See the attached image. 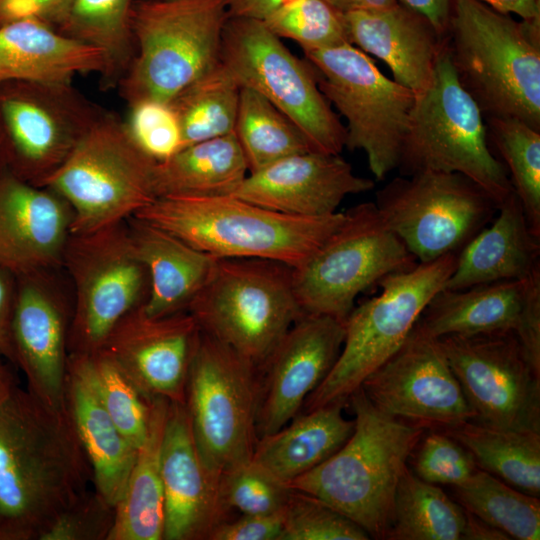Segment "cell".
I'll list each match as a JSON object with an SVG mask.
<instances>
[{"label":"cell","mask_w":540,"mask_h":540,"mask_svg":"<svg viewBox=\"0 0 540 540\" xmlns=\"http://www.w3.org/2000/svg\"><path fill=\"white\" fill-rule=\"evenodd\" d=\"M92 471L68 410L17 385L0 401L2 540H39L88 491Z\"/></svg>","instance_id":"cell-1"},{"label":"cell","mask_w":540,"mask_h":540,"mask_svg":"<svg viewBox=\"0 0 540 540\" xmlns=\"http://www.w3.org/2000/svg\"><path fill=\"white\" fill-rule=\"evenodd\" d=\"M347 405L355 415L350 437L289 486L326 502L370 538L386 540L397 486L426 429L382 412L361 386L350 394Z\"/></svg>","instance_id":"cell-2"},{"label":"cell","mask_w":540,"mask_h":540,"mask_svg":"<svg viewBox=\"0 0 540 540\" xmlns=\"http://www.w3.org/2000/svg\"><path fill=\"white\" fill-rule=\"evenodd\" d=\"M133 217L216 258L263 259L296 268L342 224L346 212L283 214L233 195L158 197Z\"/></svg>","instance_id":"cell-3"},{"label":"cell","mask_w":540,"mask_h":540,"mask_svg":"<svg viewBox=\"0 0 540 540\" xmlns=\"http://www.w3.org/2000/svg\"><path fill=\"white\" fill-rule=\"evenodd\" d=\"M446 38L457 77L484 118H515L540 131V20L452 0Z\"/></svg>","instance_id":"cell-4"},{"label":"cell","mask_w":540,"mask_h":540,"mask_svg":"<svg viewBox=\"0 0 540 540\" xmlns=\"http://www.w3.org/2000/svg\"><path fill=\"white\" fill-rule=\"evenodd\" d=\"M484 119L457 77L446 40L429 84L415 93L397 168L403 176L462 174L499 205L514 190L489 147Z\"/></svg>","instance_id":"cell-5"},{"label":"cell","mask_w":540,"mask_h":540,"mask_svg":"<svg viewBox=\"0 0 540 540\" xmlns=\"http://www.w3.org/2000/svg\"><path fill=\"white\" fill-rule=\"evenodd\" d=\"M228 0H135V53L118 86L128 105L170 102L220 61Z\"/></svg>","instance_id":"cell-6"},{"label":"cell","mask_w":540,"mask_h":540,"mask_svg":"<svg viewBox=\"0 0 540 540\" xmlns=\"http://www.w3.org/2000/svg\"><path fill=\"white\" fill-rule=\"evenodd\" d=\"M292 269L271 260L216 259L186 310L200 331L260 368L304 314L295 296Z\"/></svg>","instance_id":"cell-7"},{"label":"cell","mask_w":540,"mask_h":540,"mask_svg":"<svg viewBox=\"0 0 540 540\" xmlns=\"http://www.w3.org/2000/svg\"><path fill=\"white\" fill-rule=\"evenodd\" d=\"M155 163L106 111L40 186L70 207L71 233H86L126 221L156 199Z\"/></svg>","instance_id":"cell-8"},{"label":"cell","mask_w":540,"mask_h":540,"mask_svg":"<svg viewBox=\"0 0 540 540\" xmlns=\"http://www.w3.org/2000/svg\"><path fill=\"white\" fill-rule=\"evenodd\" d=\"M456 258L457 253L446 254L380 280L381 293L354 307L346 319L341 352L307 397L304 412L347 403L350 394L401 347L427 304L444 288Z\"/></svg>","instance_id":"cell-9"},{"label":"cell","mask_w":540,"mask_h":540,"mask_svg":"<svg viewBox=\"0 0 540 540\" xmlns=\"http://www.w3.org/2000/svg\"><path fill=\"white\" fill-rule=\"evenodd\" d=\"M259 396V368L200 331L185 406L199 457L219 483L224 473L252 459Z\"/></svg>","instance_id":"cell-10"},{"label":"cell","mask_w":540,"mask_h":540,"mask_svg":"<svg viewBox=\"0 0 540 540\" xmlns=\"http://www.w3.org/2000/svg\"><path fill=\"white\" fill-rule=\"evenodd\" d=\"M417 264L376 204L365 202L346 211L342 224L292 269L294 292L304 314L326 315L345 323L360 293Z\"/></svg>","instance_id":"cell-11"},{"label":"cell","mask_w":540,"mask_h":540,"mask_svg":"<svg viewBox=\"0 0 540 540\" xmlns=\"http://www.w3.org/2000/svg\"><path fill=\"white\" fill-rule=\"evenodd\" d=\"M305 55L320 90L347 122L345 147L363 151L371 173L383 180L398 166L415 93L351 43Z\"/></svg>","instance_id":"cell-12"},{"label":"cell","mask_w":540,"mask_h":540,"mask_svg":"<svg viewBox=\"0 0 540 540\" xmlns=\"http://www.w3.org/2000/svg\"><path fill=\"white\" fill-rule=\"evenodd\" d=\"M220 60L241 87L254 89L289 117L314 151L342 152L346 128L320 90L313 67L292 54L264 21L229 17Z\"/></svg>","instance_id":"cell-13"},{"label":"cell","mask_w":540,"mask_h":540,"mask_svg":"<svg viewBox=\"0 0 540 540\" xmlns=\"http://www.w3.org/2000/svg\"><path fill=\"white\" fill-rule=\"evenodd\" d=\"M74 287L69 353L94 354L118 321L142 305L148 273L138 259L127 220L86 233H71L62 263Z\"/></svg>","instance_id":"cell-14"},{"label":"cell","mask_w":540,"mask_h":540,"mask_svg":"<svg viewBox=\"0 0 540 540\" xmlns=\"http://www.w3.org/2000/svg\"><path fill=\"white\" fill-rule=\"evenodd\" d=\"M374 203L418 263L458 253L498 209L466 176L434 171L395 177Z\"/></svg>","instance_id":"cell-15"},{"label":"cell","mask_w":540,"mask_h":540,"mask_svg":"<svg viewBox=\"0 0 540 540\" xmlns=\"http://www.w3.org/2000/svg\"><path fill=\"white\" fill-rule=\"evenodd\" d=\"M439 343L473 421L540 433V374L513 333L446 335Z\"/></svg>","instance_id":"cell-16"},{"label":"cell","mask_w":540,"mask_h":540,"mask_svg":"<svg viewBox=\"0 0 540 540\" xmlns=\"http://www.w3.org/2000/svg\"><path fill=\"white\" fill-rule=\"evenodd\" d=\"M16 83V90L0 95V121L14 174L40 186L106 110L72 82Z\"/></svg>","instance_id":"cell-17"},{"label":"cell","mask_w":540,"mask_h":540,"mask_svg":"<svg viewBox=\"0 0 540 540\" xmlns=\"http://www.w3.org/2000/svg\"><path fill=\"white\" fill-rule=\"evenodd\" d=\"M361 387L382 412L425 429L445 430L474 419L439 340L416 326Z\"/></svg>","instance_id":"cell-18"},{"label":"cell","mask_w":540,"mask_h":540,"mask_svg":"<svg viewBox=\"0 0 540 540\" xmlns=\"http://www.w3.org/2000/svg\"><path fill=\"white\" fill-rule=\"evenodd\" d=\"M344 337V323L326 315L303 314L289 328L259 368L258 438L301 412L334 366Z\"/></svg>","instance_id":"cell-19"},{"label":"cell","mask_w":540,"mask_h":540,"mask_svg":"<svg viewBox=\"0 0 540 540\" xmlns=\"http://www.w3.org/2000/svg\"><path fill=\"white\" fill-rule=\"evenodd\" d=\"M415 326L439 339L446 335L513 333L531 361L540 359V271L460 290L443 288Z\"/></svg>","instance_id":"cell-20"},{"label":"cell","mask_w":540,"mask_h":540,"mask_svg":"<svg viewBox=\"0 0 540 540\" xmlns=\"http://www.w3.org/2000/svg\"><path fill=\"white\" fill-rule=\"evenodd\" d=\"M199 334L187 310L152 317L140 305L118 321L97 352L107 355L146 398L185 403Z\"/></svg>","instance_id":"cell-21"},{"label":"cell","mask_w":540,"mask_h":540,"mask_svg":"<svg viewBox=\"0 0 540 540\" xmlns=\"http://www.w3.org/2000/svg\"><path fill=\"white\" fill-rule=\"evenodd\" d=\"M47 272L16 277L12 343L27 390L47 406L65 411L71 320Z\"/></svg>","instance_id":"cell-22"},{"label":"cell","mask_w":540,"mask_h":540,"mask_svg":"<svg viewBox=\"0 0 540 540\" xmlns=\"http://www.w3.org/2000/svg\"><path fill=\"white\" fill-rule=\"evenodd\" d=\"M373 187L340 154L306 151L248 173L233 196L287 215L319 217L337 212L348 195Z\"/></svg>","instance_id":"cell-23"},{"label":"cell","mask_w":540,"mask_h":540,"mask_svg":"<svg viewBox=\"0 0 540 540\" xmlns=\"http://www.w3.org/2000/svg\"><path fill=\"white\" fill-rule=\"evenodd\" d=\"M163 540H209L228 520L220 483L204 467L185 403L170 402L161 446Z\"/></svg>","instance_id":"cell-24"},{"label":"cell","mask_w":540,"mask_h":540,"mask_svg":"<svg viewBox=\"0 0 540 540\" xmlns=\"http://www.w3.org/2000/svg\"><path fill=\"white\" fill-rule=\"evenodd\" d=\"M72 211L52 190L0 174V269L15 277L62 263Z\"/></svg>","instance_id":"cell-25"},{"label":"cell","mask_w":540,"mask_h":540,"mask_svg":"<svg viewBox=\"0 0 540 540\" xmlns=\"http://www.w3.org/2000/svg\"><path fill=\"white\" fill-rule=\"evenodd\" d=\"M65 392L67 410L92 471L94 491L115 507L137 449L123 437L104 405L92 354L69 353Z\"/></svg>","instance_id":"cell-26"},{"label":"cell","mask_w":540,"mask_h":540,"mask_svg":"<svg viewBox=\"0 0 540 540\" xmlns=\"http://www.w3.org/2000/svg\"><path fill=\"white\" fill-rule=\"evenodd\" d=\"M344 14L350 43L383 61L393 80L414 93L429 84L447 39L426 17L400 2Z\"/></svg>","instance_id":"cell-27"},{"label":"cell","mask_w":540,"mask_h":540,"mask_svg":"<svg viewBox=\"0 0 540 540\" xmlns=\"http://www.w3.org/2000/svg\"><path fill=\"white\" fill-rule=\"evenodd\" d=\"M540 271V237L527 222L513 191L499 205L496 216L457 253L444 288L460 290L503 280L524 279Z\"/></svg>","instance_id":"cell-28"},{"label":"cell","mask_w":540,"mask_h":540,"mask_svg":"<svg viewBox=\"0 0 540 540\" xmlns=\"http://www.w3.org/2000/svg\"><path fill=\"white\" fill-rule=\"evenodd\" d=\"M104 69L102 52L34 19L0 25V85L9 82L69 83L78 74Z\"/></svg>","instance_id":"cell-29"},{"label":"cell","mask_w":540,"mask_h":540,"mask_svg":"<svg viewBox=\"0 0 540 540\" xmlns=\"http://www.w3.org/2000/svg\"><path fill=\"white\" fill-rule=\"evenodd\" d=\"M127 224L134 251L149 278L144 312L162 317L186 310L209 277L216 258L135 217L127 219Z\"/></svg>","instance_id":"cell-30"},{"label":"cell","mask_w":540,"mask_h":540,"mask_svg":"<svg viewBox=\"0 0 540 540\" xmlns=\"http://www.w3.org/2000/svg\"><path fill=\"white\" fill-rule=\"evenodd\" d=\"M345 402L299 413L278 431L258 438L252 460L290 484L332 456L347 441L354 420L343 416Z\"/></svg>","instance_id":"cell-31"},{"label":"cell","mask_w":540,"mask_h":540,"mask_svg":"<svg viewBox=\"0 0 540 540\" xmlns=\"http://www.w3.org/2000/svg\"><path fill=\"white\" fill-rule=\"evenodd\" d=\"M169 401L151 399L148 433L138 448L107 540H162L164 497L161 446Z\"/></svg>","instance_id":"cell-32"},{"label":"cell","mask_w":540,"mask_h":540,"mask_svg":"<svg viewBox=\"0 0 540 540\" xmlns=\"http://www.w3.org/2000/svg\"><path fill=\"white\" fill-rule=\"evenodd\" d=\"M249 173L234 133L185 146L169 159L156 162V198L233 195Z\"/></svg>","instance_id":"cell-33"},{"label":"cell","mask_w":540,"mask_h":540,"mask_svg":"<svg viewBox=\"0 0 540 540\" xmlns=\"http://www.w3.org/2000/svg\"><path fill=\"white\" fill-rule=\"evenodd\" d=\"M475 459L479 469L532 496H540V433L499 429L473 420L442 430Z\"/></svg>","instance_id":"cell-34"},{"label":"cell","mask_w":540,"mask_h":540,"mask_svg":"<svg viewBox=\"0 0 540 540\" xmlns=\"http://www.w3.org/2000/svg\"><path fill=\"white\" fill-rule=\"evenodd\" d=\"M135 0H71L55 28L99 49L104 57L101 84L118 86L134 57L131 14Z\"/></svg>","instance_id":"cell-35"},{"label":"cell","mask_w":540,"mask_h":540,"mask_svg":"<svg viewBox=\"0 0 540 540\" xmlns=\"http://www.w3.org/2000/svg\"><path fill=\"white\" fill-rule=\"evenodd\" d=\"M465 518L457 501L407 468L397 486L386 540H459Z\"/></svg>","instance_id":"cell-36"},{"label":"cell","mask_w":540,"mask_h":540,"mask_svg":"<svg viewBox=\"0 0 540 540\" xmlns=\"http://www.w3.org/2000/svg\"><path fill=\"white\" fill-rule=\"evenodd\" d=\"M234 134L249 173L293 154L314 151L300 128L270 101L242 86Z\"/></svg>","instance_id":"cell-37"},{"label":"cell","mask_w":540,"mask_h":540,"mask_svg":"<svg viewBox=\"0 0 540 540\" xmlns=\"http://www.w3.org/2000/svg\"><path fill=\"white\" fill-rule=\"evenodd\" d=\"M241 85L221 60L171 101L185 146L234 133Z\"/></svg>","instance_id":"cell-38"},{"label":"cell","mask_w":540,"mask_h":540,"mask_svg":"<svg viewBox=\"0 0 540 540\" xmlns=\"http://www.w3.org/2000/svg\"><path fill=\"white\" fill-rule=\"evenodd\" d=\"M457 502L468 512L500 529L510 539H540V500L478 469L454 486Z\"/></svg>","instance_id":"cell-39"},{"label":"cell","mask_w":540,"mask_h":540,"mask_svg":"<svg viewBox=\"0 0 540 540\" xmlns=\"http://www.w3.org/2000/svg\"><path fill=\"white\" fill-rule=\"evenodd\" d=\"M485 119L530 229L540 237V131L515 118Z\"/></svg>","instance_id":"cell-40"},{"label":"cell","mask_w":540,"mask_h":540,"mask_svg":"<svg viewBox=\"0 0 540 540\" xmlns=\"http://www.w3.org/2000/svg\"><path fill=\"white\" fill-rule=\"evenodd\" d=\"M263 21L279 38L298 43L304 53L350 43L345 14L325 0H290Z\"/></svg>","instance_id":"cell-41"},{"label":"cell","mask_w":540,"mask_h":540,"mask_svg":"<svg viewBox=\"0 0 540 540\" xmlns=\"http://www.w3.org/2000/svg\"><path fill=\"white\" fill-rule=\"evenodd\" d=\"M92 357L104 405L123 437L138 450L148 433L151 399L107 355L96 352Z\"/></svg>","instance_id":"cell-42"},{"label":"cell","mask_w":540,"mask_h":540,"mask_svg":"<svg viewBox=\"0 0 540 540\" xmlns=\"http://www.w3.org/2000/svg\"><path fill=\"white\" fill-rule=\"evenodd\" d=\"M369 534L326 502L294 490L283 511L279 540H367Z\"/></svg>","instance_id":"cell-43"},{"label":"cell","mask_w":540,"mask_h":540,"mask_svg":"<svg viewBox=\"0 0 540 540\" xmlns=\"http://www.w3.org/2000/svg\"><path fill=\"white\" fill-rule=\"evenodd\" d=\"M293 489L252 459L220 478V493L229 510L272 514L284 510Z\"/></svg>","instance_id":"cell-44"},{"label":"cell","mask_w":540,"mask_h":540,"mask_svg":"<svg viewBox=\"0 0 540 540\" xmlns=\"http://www.w3.org/2000/svg\"><path fill=\"white\" fill-rule=\"evenodd\" d=\"M412 451L411 471L434 485H460L479 469L471 453L442 430L427 429Z\"/></svg>","instance_id":"cell-45"},{"label":"cell","mask_w":540,"mask_h":540,"mask_svg":"<svg viewBox=\"0 0 540 540\" xmlns=\"http://www.w3.org/2000/svg\"><path fill=\"white\" fill-rule=\"evenodd\" d=\"M129 106L124 121L138 148L155 162H162L185 147L181 125L170 102L141 100Z\"/></svg>","instance_id":"cell-46"},{"label":"cell","mask_w":540,"mask_h":540,"mask_svg":"<svg viewBox=\"0 0 540 540\" xmlns=\"http://www.w3.org/2000/svg\"><path fill=\"white\" fill-rule=\"evenodd\" d=\"M114 507L89 490L63 511L39 540H107Z\"/></svg>","instance_id":"cell-47"},{"label":"cell","mask_w":540,"mask_h":540,"mask_svg":"<svg viewBox=\"0 0 540 540\" xmlns=\"http://www.w3.org/2000/svg\"><path fill=\"white\" fill-rule=\"evenodd\" d=\"M283 511L272 514H241L235 520L228 519L212 531L209 540H279Z\"/></svg>","instance_id":"cell-48"},{"label":"cell","mask_w":540,"mask_h":540,"mask_svg":"<svg viewBox=\"0 0 540 540\" xmlns=\"http://www.w3.org/2000/svg\"><path fill=\"white\" fill-rule=\"evenodd\" d=\"M71 0H0V25L34 19L56 28Z\"/></svg>","instance_id":"cell-49"},{"label":"cell","mask_w":540,"mask_h":540,"mask_svg":"<svg viewBox=\"0 0 540 540\" xmlns=\"http://www.w3.org/2000/svg\"><path fill=\"white\" fill-rule=\"evenodd\" d=\"M16 277L0 269V357L15 365L12 343V317L16 298Z\"/></svg>","instance_id":"cell-50"},{"label":"cell","mask_w":540,"mask_h":540,"mask_svg":"<svg viewBox=\"0 0 540 540\" xmlns=\"http://www.w3.org/2000/svg\"><path fill=\"white\" fill-rule=\"evenodd\" d=\"M400 3L426 17L437 32L446 37L452 0H400Z\"/></svg>","instance_id":"cell-51"},{"label":"cell","mask_w":540,"mask_h":540,"mask_svg":"<svg viewBox=\"0 0 540 540\" xmlns=\"http://www.w3.org/2000/svg\"><path fill=\"white\" fill-rule=\"evenodd\" d=\"M290 0H228L229 17L264 20Z\"/></svg>","instance_id":"cell-52"},{"label":"cell","mask_w":540,"mask_h":540,"mask_svg":"<svg viewBox=\"0 0 540 540\" xmlns=\"http://www.w3.org/2000/svg\"><path fill=\"white\" fill-rule=\"evenodd\" d=\"M504 14H516L523 20H540V0H479Z\"/></svg>","instance_id":"cell-53"},{"label":"cell","mask_w":540,"mask_h":540,"mask_svg":"<svg viewBox=\"0 0 540 540\" xmlns=\"http://www.w3.org/2000/svg\"><path fill=\"white\" fill-rule=\"evenodd\" d=\"M465 510V509H464ZM465 524L461 539L464 540H507L510 539L500 529L490 525L474 514L465 510Z\"/></svg>","instance_id":"cell-54"},{"label":"cell","mask_w":540,"mask_h":540,"mask_svg":"<svg viewBox=\"0 0 540 540\" xmlns=\"http://www.w3.org/2000/svg\"><path fill=\"white\" fill-rule=\"evenodd\" d=\"M343 13L358 10H377L396 5L398 0H325Z\"/></svg>","instance_id":"cell-55"},{"label":"cell","mask_w":540,"mask_h":540,"mask_svg":"<svg viewBox=\"0 0 540 540\" xmlns=\"http://www.w3.org/2000/svg\"><path fill=\"white\" fill-rule=\"evenodd\" d=\"M16 385L10 369L4 363V359L0 357V401L5 398Z\"/></svg>","instance_id":"cell-56"},{"label":"cell","mask_w":540,"mask_h":540,"mask_svg":"<svg viewBox=\"0 0 540 540\" xmlns=\"http://www.w3.org/2000/svg\"><path fill=\"white\" fill-rule=\"evenodd\" d=\"M0 540H2V535H1V526H0Z\"/></svg>","instance_id":"cell-57"},{"label":"cell","mask_w":540,"mask_h":540,"mask_svg":"<svg viewBox=\"0 0 540 540\" xmlns=\"http://www.w3.org/2000/svg\"><path fill=\"white\" fill-rule=\"evenodd\" d=\"M146 1H165V0H146Z\"/></svg>","instance_id":"cell-58"}]
</instances>
